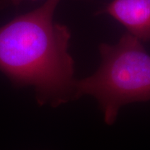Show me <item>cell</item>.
<instances>
[{
  "instance_id": "obj_1",
  "label": "cell",
  "mask_w": 150,
  "mask_h": 150,
  "mask_svg": "<svg viewBox=\"0 0 150 150\" xmlns=\"http://www.w3.org/2000/svg\"><path fill=\"white\" fill-rule=\"evenodd\" d=\"M59 2L45 0L0 27V71L16 87L32 86L39 106L79 98L69 51L71 32L54 21Z\"/></svg>"
},
{
  "instance_id": "obj_2",
  "label": "cell",
  "mask_w": 150,
  "mask_h": 150,
  "mask_svg": "<svg viewBox=\"0 0 150 150\" xmlns=\"http://www.w3.org/2000/svg\"><path fill=\"white\" fill-rule=\"evenodd\" d=\"M100 64L90 76L78 79L79 97L90 95L98 103L108 125L120 108L150 100V55L142 42L126 33L113 44L98 46Z\"/></svg>"
},
{
  "instance_id": "obj_3",
  "label": "cell",
  "mask_w": 150,
  "mask_h": 150,
  "mask_svg": "<svg viewBox=\"0 0 150 150\" xmlns=\"http://www.w3.org/2000/svg\"><path fill=\"white\" fill-rule=\"evenodd\" d=\"M97 14H108L141 42L150 40V0H112Z\"/></svg>"
},
{
  "instance_id": "obj_4",
  "label": "cell",
  "mask_w": 150,
  "mask_h": 150,
  "mask_svg": "<svg viewBox=\"0 0 150 150\" xmlns=\"http://www.w3.org/2000/svg\"><path fill=\"white\" fill-rule=\"evenodd\" d=\"M26 1H36V0H0V10H4L8 8L17 7Z\"/></svg>"
}]
</instances>
